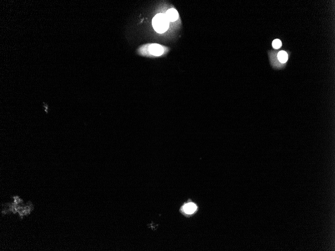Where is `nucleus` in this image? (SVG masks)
<instances>
[{
	"instance_id": "obj_1",
	"label": "nucleus",
	"mask_w": 335,
	"mask_h": 251,
	"mask_svg": "<svg viewBox=\"0 0 335 251\" xmlns=\"http://www.w3.org/2000/svg\"><path fill=\"white\" fill-rule=\"evenodd\" d=\"M170 22L168 20L165 14H157L153 18L152 25L154 30L158 33H164L167 31L169 27Z\"/></svg>"
},
{
	"instance_id": "obj_2",
	"label": "nucleus",
	"mask_w": 335,
	"mask_h": 251,
	"mask_svg": "<svg viewBox=\"0 0 335 251\" xmlns=\"http://www.w3.org/2000/svg\"><path fill=\"white\" fill-rule=\"evenodd\" d=\"M164 48L158 44H152L149 46V51L154 56H159L164 53Z\"/></svg>"
},
{
	"instance_id": "obj_3",
	"label": "nucleus",
	"mask_w": 335,
	"mask_h": 251,
	"mask_svg": "<svg viewBox=\"0 0 335 251\" xmlns=\"http://www.w3.org/2000/svg\"><path fill=\"white\" fill-rule=\"evenodd\" d=\"M165 14L167 17L168 20H169L170 22L176 21L179 17V14L178 13L177 11L175 9H170L168 10Z\"/></svg>"
},
{
	"instance_id": "obj_4",
	"label": "nucleus",
	"mask_w": 335,
	"mask_h": 251,
	"mask_svg": "<svg viewBox=\"0 0 335 251\" xmlns=\"http://www.w3.org/2000/svg\"><path fill=\"white\" fill-rule=\"evenodd\" d=\"M197 209V206L195 204L190 203L186 204L183 207V210L185 213L188 214H192L195 212Z\"/></svg>"
},
{
	"instance_id": "obj_5",
	"label": "nucleus",
	"mask_w": 335,
	"mask_h": 251,
	"mask_svg": "<svg viewBox=\"0 0 335 251\" xmlns=\"http://www.w3.org/2000/svg\"><path fill=\"white\" fill-rule=\"evenodd\" d=\"M278 59L282 63H286L288 59V54L284 51H280L278 55Z\"/></svg>"
},
{
	"instance_id": "obj_6",
	"label": "nucleus",
	"mask_w": 335,
	"mask_h": 251,
	"mask_svg": "<svg viewBox=\"0 0 335 251\" xmlns=\"http://www.w3.org/2000/svg\"><path fill=\"white\" fill-rule=\"evenodd\" d=\"M281 45H282V43H281V42L280 40H274V41L273 42V46L274 49H278L281 46Z\"/></svg>"
},
{
	"instance_id": "obj_7",
	"label": "nucleus",
	"mask_w": 335,
	"mask_h": 251,
	"mask_svg": "<svg viewBox=\"0 0 335 251\" xmlns=\"http://www.w3.org/2000/svg\"><path fill=\"white\" fill-rule=\"evenodd\" d=\"M13 199H14V203L15 204H18L20 203H23V201L22 199H20L19 197L18 196H15V197H13Z\"/></svg>"
},
{
	"instance_id": "obj_8",
	"label": "nucleus",
	"mask_w": 335,
	"mask_h": 251,
	"mask_svg": "<svg viewBox=\"0 0 335 251\" xmlns=\"http://www.w3.org/2000/svg\"><path fill=\"white\" fill-rule=\"evenodd\" d=\"M27 205H28V206L29 207L30 210H31V212L33 210V209H34V206H33V204H32L31 202H28L27 204Z\"/></svg>"
}]
</instances>
